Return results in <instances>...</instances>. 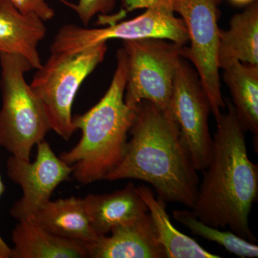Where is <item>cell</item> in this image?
Returning <instances> with one entry per match:
<instances>
[{"label": "cell", "mask_w": 258, "mask_h": 258, "mask_svg": "<svg viewBox=\"0 0 258 258\" xmlns=\"http://www.w3.org/2000/svg\"><path fill=\"white\" fill-rule=\"evenodd\" d=\"M227 111L216 119L211 156L191 212L205 225L229 227L235 235L255 243L249 225L257 200L258 166L249 159L245 136L235 107L224 98Z\"/></svg>", "instance_id": "1"}, {"label": "cell", "mask_w": 258, "mask_h": 258, "mask_svg": "<svg viewBox=\"0 0 258 258\" xmlns=\"http://www.w3.org/2000/svg\"><path fill=\"white\" fill-rule=\"evenodd\" d=\"M129 134L123 159L103 179L141 180L152 185L164 201L192 209L200 179L171 112L140 102Z\"/></svg>", "instance_id": "2"}, {"label": "cell", "mask_w": 258, "mask_h": 258, "mask_svg": "<svg viewBox=\"0 0 258 258\" xmlns=\"http://www.w3.org/2000/svg\"><path fill=\"white\" fill-rule=\"evenodd\" d=\"M116 58V69L104 96L87 112L73 117L75 129L82 132L79 143L60 155L73 166L72 175L81 184L103 179L119 164L137 115V108H131L124 101L128 73L124 47L117 51Z\"/></svg>", "instance_id": "3"}, {"label": "cell", "mask_w": 258, "mask_h": 258, "mask_svg": "<svg viewBox=\"0 0 258 258\" xmlns=\"http://www.w3.org/2000/svg\"><path fill=\"white\" fill-rule=\"evenodd\" d=\"M0 147L30 161L32 148L51 130L41 103L25 80L32 68L23 56L5 52H0Z\"/></svg>", "instance_id": "4"}, {"label": "cell", "mask_w": 258, "mask_h": 258, "mask_svg": "<svg viewBox=\"0 0 258 258\" xmlns=\"http://www.w3.org/2000/svg\"><path fill=\"white\" fill-rule=\"evenodd\" d=\"M107 50L106 42H101L71 55L51 53L30 84L41 103L51 130L64 140H69L76 132L72 107L78 91L104 60Z\"/></svg>", "instance_id": "5"}, {"label": "cell", "mask_w": 258, "mask_h": 258, "mask_svg": "<svg viewBox=\"0 0 258 258\" xmlns=\"http://www.w3.org/2000/svg\"><path fill=\"white\" fill-rule=\"evenodd\" d=\"M147 10L137 18L104 28L89 29L64 25L56 34L51 53L71 55L111 39L125 40L158 38L185 46L189 42L182 19L176 18L170 0H149Z\"/></svg>", "instance_id": "6"}, {"label": "cell", "mask_w": 258, "mask_h": 258, "mask_svg": "<svg viewBox=\"0 0 258 258\" xmlns=\"http://www.w3.org/2000/svg\"><path fill=\"white\" fill-rule=\"evenodd\" d=\"M122 42L128 57L125 104L135 108L140 102L148 101L161 110L169 111L183 46L158 38Z\"/></svg>", "instance_id": "7"}, {"label": "cell", "mask_w": 258, "mask_h": 258, "mask_svg": "<svg viewBox=\"0 0 258 258\" xmlns=\"http://www.w3.org/2000/svg\"><path fill=\"white\" fill-rule=\"evenodd\" d=\"M222 2L170 0L171 9L181 15L189 36V46L182 47L181 57L190 61L198 72L215 120L225 108L217 60L218 20Z\"/></svg>", "instance_id": "8"}, {"label": "cell", "mask_w": 258, "mask_h": 258, "mask_svg": "<svg viewBox=\"0 0 258 258\" xmlns=\"http://www.w3.org/2000/svg\"><path fill=\"white\" fill-rule=\"evenodd\" d=\"M169 111L179 125L194 168L203 171L208 167L213 142L209 128L211 106L198 72L182 57L176 69Z\"/></svg>", "instance_id": "9"}, {"label": "cell", "mask_w": 258, "mask_h": 258, "mask_svg": "<svg viewBox=\"0 0 258 258\" xmlns=\"http://www.w3.org/2000/svg\"><path fill=\"white\" fill-rule=\"evenodd\" d=\"M33 162L11 156L7 161V174L23 190V197L13 205L10 215L18 221L30 219L47 202L56 188L71 180L73 166L64 163L52 151L50 144H37Z\"/></svg>", "instance_id": "10"}, {"label": "cell", "mask_w": 258, "mask_h": 258, "mask_svg": "<svg viewBox=\"0 0 258 258\" xmlns=\"http://www.w3.org/2000/svg\"><path fill=\"white\" fill-rule=\"evenodd\" d=\"M88 242V258H166L149 212Z\"/></svg>", "instance_id": "11"}, {"label": "cell", "mask_w": 258, "mask_h": 258, "mask_svg": "<svg viewBox=\"0 0 258 258\" xmlns=\"http://www.w3.org/2000/svg\"><path fill=\"white\" fill-rule=\"evenodd\" d=\"M46 32L37 15L23 14L8 0H0V52L23 56L39 69L42 64L37 47Z\"/></svg>", "instance_id": "12"}, {"label": "cell", "mask_w": 258, "mask_h": 258, "mask_svg": "<svg viewBox=\"0 0 258 258\" xmlns=\"http://www.w3.org/2000/svg\"><path fill=\"white\" fill-rule=\"evenodd\" d=\"M83 200L91 226L98 236L108 235L116 226L133 221L149 212L132 182L114 192L88 195Z\"/></svg>", "instance_id": "13"}, {"label": "cell", "mask_w": 258, "mask_h": 258, "mask_svg": "<svg viewBox=\"0 0 258 258\" xmlns=\"http://www.w3.org/2000/svg\"><path fill=\"white\" fill-rule=\"evenodd\" d=\"M11 258H87V243L51 233L32 219L20 220L12 233Z\"/></svg>", "instance_id": "14"}, {"label": "cell", "mask_w": 258, "mask_h": 258, "mask_svg": "<svg viewBox=\"0 0 258 258\" xmlns=\"http://www.w3.org/2000/svg\"><path fill=\"white\" fill-rule=\"evenodd\" d=\"M217 60L223 69L234 61L258 64V3H251L230 20L228 30L220 29Z\"/></svg>", "instance_id": "15"}, {"label": "cell", "mask_w": 258, "mask_h": 258, "mask_svg": "<svg viewBox=\"0 0 258 258\" xmlns=\"http://www.w3.org/2000/svg\"><path fill=\"white\" fill-rule=\"evenodd\" d=\"M30 219L63 238L88 243L98 237L91 226L83 198L50 200Z\"/></svg>", "instance_id": "16"}, {"label": "cell", "mask_w": 258, "mask_h": 258, "mask_svg": "<svg viewBox=\"0 0 258 258\" xmlns=\"http://www.w3.org/2000/svg\"><path fill=\"white\" fill-rule=\"evenodd\" d=\"M222 70L239 121L244 132L253 134L257 152L258 64L236 60Z\"/></svg>", "instance_id": "17"}, {"label": "cell", "mask_w": 258, "mask_h": 258, "mask_svg": "<svg viewBox=\"0 0 258 258\" xmlns=\"http://www.w3.org/2000/svg\"><path fill=\"white\" fill-rule=\"evenodd\" d=\"M137 189L147 206L166 258L221 257L208 252L189 236L179 232L171 223L166 212L165 201L159 197L155 198L151 188L140 185Z\"/></svg>", "instance_id": "18"}, {"label": "cell", "mask_w": 258, "mask_h": 258, "mask_svg": "<svg viewBox=\"0 0 258 258\" xmlns=\"http://www.w3.org/2000/svg\"><path fill=\"white\" fill-rule=\"evenodd\" d=\"M173 217L194 235L216 242L231 253L240 257H258V247L253 242L244 240L232 231H222L205 225L193 215L191 210H176L173 212Z\"/></svg>", "instance_id": "19"}, {"label": "cell", "mask_w": 258, "mask_h": 258, "mask_svg": "<svg viewBox=\"0 0 258 258\" xmlns=\"http://www.w3.org/2000/svg\"><path fill=\"white\" fill-rule=\"evenodd\" d=\"M60 1L76 12L85 28H87L88 24L96 15H108L115 7V0H79L78 4H73L64 0Z\"/></svg>", "instance_id": "20"}, {"label": "cell", "mask_w": 258, "mask_h": 258, "mask_svg": "<svg viewBox=\"0 0 258 258\" xmlns=\"http://www.w3.org/2000/svg\"><path fill=\"white\" fill-rule=\"evenodd\" d=\"M23 14L37 15L44 22L52 20L55 11L45 0H8Z\"/></svg>", "instance_id": "21"}, {"label": "cell", "mask_w": 258, "mask_h": 258, "mask_svg": "<svg viewBox=\"0 0 258 258\" xmlns=\"http://www.w3.org/2000/svg\"><path fill=\"white\" fill-rule=\"evenodd\" d=\"M5 190V185L0 176V198ZM12 248H10L0 236V258H11Z\"/></svg>", "instance_id": "22"}, {"label": "cell", "mask_w": 258, "mask_h": 258, "mask_svg": "<svg viewBox=\"0 0 258 258\" xmlns=\"http://www.w3.org/2000/svg\"><path fill=\"white\" fill-rule=\"evenodd\" d=\"M230 1L234 5L243 6V5H250L255 0H230Z\"/></svg>", "instance_id": "23"}]
</instances>
